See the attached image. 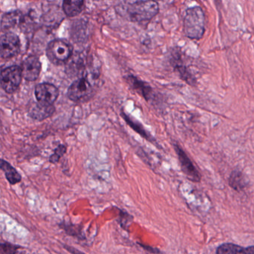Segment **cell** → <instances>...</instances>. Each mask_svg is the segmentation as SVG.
Returning a JSON list of instances; mask_svg holds the SVG:
<instances>
[{"label": "cell", "instance_id": "16", "mask_svg": "<svg viewBox=\"0 0 254 254\" xmlns=\"http://www.w3.org/2000/svg\"><path fill=\"white\" fill-rule=\"evenodd\" d=\"M84 0H64L63 9L66 16L74 17L81 12Z\"/></svg>", "mask_w": 254, "mask_h": 254}, {"label": "cell", "instance_id": "21", "mask_svg": "<svg viewBox=\"0 0 254 254\" xmlns=\"http://www.w3.org/2000/svg\"><path fill=\"white\" fill-rule=\"evenodd\" d=\"M66 146L64 144L59 145L56 149H55V152L54 153L51 155L50 158H49V161H50L52 164H56L58 161L61 160V158L65 155V152H66Z\"/></svg>", "mask_w": 254, "mask_h": 254}, {"label": "cell", "instance_id": "22", "mask_svg": "<svg viewBox=\"0 0 254 254\" xmlns=\"http://www.w3.org/2000/svg\"><path fill=\"white\" fill-rule=\"evenodd\" d=\"M145 251L149 252V253L152 254H161V252L158 250V249H155V248L151 247V246H146V245L139 244Z\"/></svg>", "mask_w": 254, "mask_h": 254}, {"label": "cell", "instance_id": "8", "mask_svg": "<svg viewBox=\"0 0 254 254\" xmlns=\"http://www.w3.org/2000/svg\"><path fill=\"white\" fill-rule=\"evenodd\" d=\"M34 94L37 102L46 105H54L59 97L60 92L55 85L49 83H43L37 85Z\"/></svg>", "mask_w": 254, "mask_h": 254}, {"label": "cell", "instance_id": "9", "mask_svg": "<svg viewBox=\"0 0 254 254\" xmlns=\"http://www.w3.org/2000/svg\"><path fill=\"white\" fill-rule=\"evenodd\" d=\"M22 77L28 81H35L41 72L42 64L36 56H29L22 64Z\"/></svg>", "mask_w": 254, "mask_h": 254}, {"label": "cell", "instance_id": "18", "mask_svg": "<svg viewBox=\"0 0 254 254\" xmlns=\"http://www.w3.org/2000/svg\"><path fill=\"white\" fill-rule=\"evenodd\" d=\"M60 228H62L68 236L77 237V238L83 240L84 235L80 230V227L77 225H71L67 222H62L59 224Z\"/></svg>", "mask_w": 254, "mask_h": 254}, {"label": "cell", "instance_id": "24", "mask_svg": "<svg viewBox=\"0 0 254 254\" xmlns=\"http://www.w3.org/2000/svg\"><path fill=\"white\" fill-rule=\"evenodd\" d=\"M155 1H156V0H155Z\"/></svg>", "mask_w": 254, "mask_h": 254}, {"label": "cell", "instance_id": "11", "mask_svg": "<svg viewBox=\"0 0 254 254\" xmlns=\"http://www.w3.org/2000/svg\"><path fill=\"white\" fill-rule=\"evenodd\" d=\"M127 81L132 89L137 91L146 101H149L152 99L153 91L147 83L132 75L128 76L127 77Z\"/></svg>", "mask_w": 254, "mask_h": 254}, {"label": "cell", "instance_id": "2", "mask_svg": "<svg viewBox=\"0 0 254 254\" xmlns=\"http://www.w3.org/2000/svg\"><path fill=\"white\" fill-rule=\"evenodd\" d=\"M159 11V6L155 0H141L129 4L127 14L130 20L137 23H147Z\"/></svg>", "mask_w": 254, "mask_h": 254}, {"label": "cell", "instance_id": "3", "mask_svg": "<svg viewBox=\"0 0 254 254\" xmlns=\"http://www.w3.org/2000/svg\"><path fill=\"white\" fill-rule=\"evenodd\" d=\"M72 47L65 40H52L46 48L48 59L55 65L66 64L72 56Z\"/></svg>", "mask_w": 254, "mask_h": 254}, {"label": "cell", "instance_id": "19", "mask_svg": "<svg viewBox=\"0 0 254 254\" xmlns=\"http://www.w3.org/2000/svg\"><path fill=\"white\" fill-rule=\"evenodd\" d=\"M20 248L7 242H0V254H16Z\"/></svg>", "mask_w": 254, "mask_h": 254}, {"label": "cell", "instance_id": "6", "mask_svg": "<svg viewBox=\"0 0 254 254\" xmlns=\"http://www.w3.org/2000/svg\"><path fill=\"white\" fill-rule=\"evenodd\" d=\"M20 40L14 33L7 31L0 37V56L3 59H10L20 52Z\"/></svg>", "mask_w": 254, "mask_h": 254}, {"label": "cell", "instance_id": "13", "mask_svg": "<svg viewBox=\"0 0 254 254\" xmlns=\"http://www.w3.org/2000/svg\"><path fill=\"white\" fill-rule=\"evenodd\" d=\"M216 254H254V246L243 247L234 243L220 245L216 249Z\"/></svg>", "mask_w": 254, "mask_h": 254}, {"label": "cell", "instance_id": "4", "mask_svg": "<svg viewBox=\"0 0 254 254\" xmlns=\"http://www.w3.org/2000/svg\"><path fill=\"white\" fill-rule=\"evenodd\" d=\"M22 68L18 65H11L0 72V85L1 89L8 94L13 93L22 82Z\"/></svg>", "mask_w": 254, "mask_h": 254}, {"label": "cell", "instance_id": "12", "mask_svg": "<svg viewBox=\"0 0 254 254\" xmlns=\"http://www.w3.org/2000/svg\"><path fill=\"white\" fill-rule=\"evenodd\" d=\"M23 19V13L19 10L4 13L1 19V28L3 31H9L11 28L22 25Z\"/></svg>", "mask_w": 254, "mask_h": 254}, {"label": "cell", "instance_id": "1", "mask_svg": "<svg viewBox=\"0 0 254 254\" xmlns=\"http://www.w3.org/2000/svg\"><path fill=\"white\" fill-rule=\"evenodd\" d=\"M185 35L192 40H200L205 31V16L200 7H193L187 10L184 19Z\"/></svg>", "mask_w": 254, "mask_h": 254}, {"label": "cell", "instance_id": "14", "mask_svg": "<svg viewBox=\"0 0 254 254\" xmlns=\"http://www.w3.org/2000/svg\"><path fill=\"white\" fill-rule=\"evenodd\" d=\"M0 169L4 172L6 179L11 185H16L22 181V176L16 169L5 160L0 158Z\"/></svg>", "mask_w": 254, "mask_h": 254}, {"label": "cell", "instance_id": "5", "mask_svg": "<svg viewBox=\"0 0 254 254\" xmlns=\"http://www.w3.org/2000/svg\"><path fill=\"white\" fill-rule=\"evenodd\" d=\"M92 86L86 76L74 80L68 89L67 96L73 102H80L92 95Z\"/></svg>", "mask_w": 254, "mask_h": 254}, {"label": "cell", "instance_id": "23", "mask_svg": "<svg viewBox=\"0 0 254 254\" xmlns=\"http://www.w3.org/2000/svg\"><path fill=\"white\" fill-rule=\"evenodd\" d=\"M64 247L65 250L68 251V252L71 254H86L83 253V252H80V251L77 250V249H75V248H73L71 247V246H67V245H64Z\"/></svg>", "mask_w": 254, "mask_h": 254}, {"label": "cell", "instance_id": "15", "mask_svg": "<svg viewBox=\"0 0 254 254\" xmlns=\"http://www.w3.org/2000/svg\"><path fill=\"white\" fill-rule=\"evenodd\" d=\"M249 182L243 172L236 170L231 173L229 178V185L234 190L238 192L243 190L247 188Z\"/></svg>", "mask_w": 254, "mask_h": 254}, {"label": "cell", "instance_id": "10", "mask_svg": "<svg viewBox=\"0 0 254 254\" xmlns=\"http://www.w3.org/2000/svg\"><path fill=\"white\" fill-rule=\"evenodd\" d=\"M28 115L31 119L38 122L46 120L55 113L54 105H46L39 102L29 104L28 109Z\"/></svg>", "mask_w": 254, "mask_h": 254}, {"label": "cell", "instance_id": "7", "mask_svg": "<svg viewBox=\"0 0 254 254\" xmlns=\"http://www.w3.org/2000/svg\"><path fill=\"white\" fill-rule=\"evenodd\" d=\"M174 149L177 154L182 172L185 173L187 178L191 182H200L201 179V174L186 152L177 144H174Z\"/></svg>", "mask_w": 254, "mask_h": 254}, {"label": "cell", "instance_id": "20", "mask_svg": "<svg viewBox=\"0 0 254 254\" xmlns=\"http://www.w3.org/2000/svg\"><path fill=\"white\" fill-rule=\"evenodd\" d=\"M133 217L131 215L128 214L127 212L123 211V210L121 211L120 214H119V222L121 227H122L124 230L128 231L130 225H131Z\"/></svg>", "mask_w": 254, "mask_h": 254}, {"label": "cell", "instance_id": "17", "mask_svg": "<svg viewBox=\"0 0 254 254\" xmlns=\"http://www.w3.org/2000/svg\"><path fill=\"white\" fill-rule=\"evenodd\" d=\"M122 116L124 119H125V122L127 125H128L134 131L137 133V134H140L141 137H143V138L146 139V140H149V141L152 142L153 140H152V136L149 134L147 131L143 128V127L140 125L138 122L134 121V119L130 118L128 115L126 114V113L122 112Z\"/></svg>", "mask_w": 254, "mask_h": 254}]
</instances>
